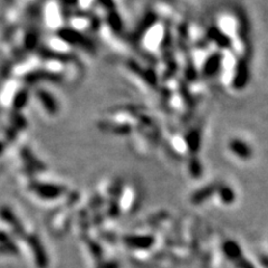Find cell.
I'll return each instance as SVG.
<instances>
[{
	"instance_id": "2",
	"label": "cell",
	"mask_w": 268,
	"mask_h": 268,
	"mask_svg": "<svg viewBox=\"0 0 268 268\" xmlns=\"http://www.w3.org/2000/svg\"><path fill=\"white\" fill-rule=\"evenodd\" d=\"M29 188L36 196L44 200H55L62 197L66 192V187L54 185V184H44V182H32Z\"/></svg>"
},
{
	"instance_id": "10",
	"label": "cell",
	"mask_w": 268,
	"mask_h": 268,
	"mask_svg": "<svg viewBox=\"0 0 268 268\" xmlns=\"http://www.w3.org/2000/svg\"><path fill=\"white\" fill-rule=\"evenodd\" d=\"M158 20V16L154 13H148L144 16L143 19L141 20L139 25H137L136 29L133 31L132 37L134 40H140L142 37H143L145 32H147L150 28H151L154 24L157 23Z\"/></svg>"
},
{
	"instance_id": "22",
	"label": "cell",
	"mask_w": 268,
	"mask_h": 268,
	"mask_svg": "<svg viewBox=\"0 0 268 268\" xmlns=\"http://www.w3.org/2000/svg\"><path fill=\"white\" fill-rule=\"evenodd\" d=\"M96 268H121L117 261H101L97 263Z\"/></svg>"
},
{
	"instance_id": "27",
	"label": "cell",
	"mask_w": 268,
	"mask_h": 268,
	"mask_svg": "<svg viewBox=\"0 0 268 268\" xmlns=\"http://www.w3.org/2000/svg\"><path fill=\"white\" fill-rule=\"evenodd\" d=\"M181 93H182V97H184L185 102L187 104H190L192 102V96H191V94H190V92L188 91V89L185 87L184 84H181Z\"/></svg>"
},
{
	"instance_id": "30",
	"label": "cell",
	"mask_w": 268,
	"mask_h": 268,
	"mask_svg": "<svg viewBox=\"0 0 268 268\" xmlns=\"http://www.w3.org/2000/svg\"><path fill=\"white\" fill-rule=\"evenodd\" d=\"M92 221H93V225L94 226H101L103 223L104 221V217H103V214H95L94 216H93L92 218Z\"/></svg>"
},
{
	"instance_id": "15",
	"label": "cell",
	"mask_w": 268,
	"mask_h": 268,
	"mask_svg": "<svg viewBox=\"0 0 268 268\" xmlns=\"http://www.w3.org/2000/svg\"><path fill=\"white\" fill-rule=\"evenodd\" d=\"M186 143L187 147H188L189 151L191 152L193 156L194 154H197L199 149H200L201 145V133L199 130L194 129L191 130L188 134L186 135Z\"/></svg>"
},
{
	"instance_id": "4",
	"label": "cell",
	"mask_w": 268,
	"mask_h": 268,
	"mask_svg": "<svg viewBox=\"0 0 268 268\" xmlns=\"http://www.w3.org/2000/svg\"><path fill=\"white\" fill-rule=\"evenodd\" d=\"M122 241L131 249L148 250L152 248L156 239L151 235H127L122 238Z\"/></svg>"
},
{
	"instance_id": "16",
	"label": "cell",
	"mask_w": 268,
	"mask_h": 268,
	"mask_svg": "<svg viewBox=\"0 0 268 268\" xmlns=\"http://www.w3.org/2000/svg\"><path fill=\"white\" fill-rule=\"evenodd\" d=\"M249 22L247 19L246 15L242 11H238V35L239 38L243 42H247L249 38Z\"/></svg>"
},
{
	"instance_id": "32",
	"label": "cell",
	"mask_w": 268,
	"mask_h": 268,
	"mask_svg": "<svg viewBox=\"0 0 268 268\" xmlns=\"http://www.w3.org/2000/svg\"><path fill=\"white\" fill-rule=\"evenodd\" d=\"M259 263L262 264L264 268H268V255H262L259 257Z\"/></svg>"
},
{
	"instance_id": "9",
	"label": "cell",
	"mask_w": 268,
	"mask_h": 268,
	"mask_svg": "<svg viewBox=\"0 0 268 268\" xmlns=\"http://www.w3.org/2000/svg\"><path fill=\"white\" fill-rule=\"evenodd\" d=\"M207 38L210 39L211 42L216 43L217 46L222 48V50H227V48L231 47V39L216 26H210L207 29Z\"/></svg>"
},
{
	"instance_id": "12",
	"label": "cell",
	"mask_w": 268,
	"mask_h": 268,
	"mask_svg": "<svg viewBox=\"0 0 268 268\" xmlns=\"http://www.w3.org/2000/svg\"><path fill=\"white\" fill-rule=\"evenodd\" d=\"M228 147L231 152L236 154L237 157L241 158V159H249L253 156V151H251L250 147H248L245 142L239 139L230 140Z\"/></svg>"
},
{
	"instance_id": "28",
	"label": "cell",
	"mask_w": 268,
	"mask_h": 268,
	"mask_svg": "<svg viewBox=\"0 0 268 268\" xmlns=\"http://www.w3.org/2000/svg\"><path fill=\"white\" fill-rule=\"evenodd\" d=\"M103 204V199L101 198L100 196L99 197H95L94 199H93V200L91 201V204H89V208L93 209V210H96L97 208H100L101 206H102Z\"/></svg>"
},
{
	"instance_id": "5",
	"label": "cell",
	"mask_w": 268,
	"mask_h": 268,
	"mask_svg": "<svg viewBox=\"0 0 268 268\" xmlns=\"http://www.w3.org/2000/svg\"><path fill=\"white\" fill-rule=\"evenodd\" d=\"M250 71L248 59L245 57L239 58L235 70V75L233 80V86L236 89H242L249 82Z\"/></svg>"
},
{
	"instance_id": "24",
	"label": "cell",
	"mask_w": 268,
	"mask_h": 268,
	"mask_svg": "<svg viewBox=\"0 0 268 268\" xmlns=\"http://www.w3.org/2000/svg\"><path fill=\"white\" fill-rule=\"evenodd\" d=\"M80 227H82L84 231H86L89 227V220H88L86 210H80Z\"/></svg>"
},
{
	"instance_id": "7",
	"label": "cell",
	"mask_w": 268,
	"mask_h": 268,
	"mask_svg": "<svg viewBox=\"0 0 268 268\" xmlns=\"http://www.w3.org/2000/svg\"><path fill=\"white\" fill-rule=\"evenodd\" d=\"M221 185V182H213V184H209L205 187H202L201 189L194 191L191 196V202L193 205H200L202 202H205L207 200L214 196V193H217L219 186Z\"/></svg>"
},
{
	"instance_id": "25",
	"label": "cell",
	"mask_w": 268,
	"mask_h": 268,
	"mask_svg": "<svg viewBox=\"0 0 268 268\" xmlns=\"http://www.w3.org/2000/svg\"><path fill=\"white\" fill-rule=\"evenodd\" d=\"M15 242L14 237L10 234H8L5 230H0V243H9Z\"/></svg>"
},
{
	"instance_id": "23",
	"label": "cell",
	"mask_w": 268,
	"mask_h": 268,
	"mask_svg": "<svg viewBox=\"0 0 268 268\" xmlns=\"http://www.w3.org/2000/svg\"><path fill=\"white\" fill-rule=\"evenodd\" d=\"M235 265H236L237 268H256L254 266V264L249 262L248 259L245 257H241V259H238V261L235 263Z\"/></svg>"
},
{
	"instance_id": "33",
	"label": "cell",
	"mask_w": 268,
	"mask_h": 268,
	"mask_svg": "<svg viewBox=\"0 0 268 268\" xmlns=\"http://www.w3.org/2000/svg\"><path fill=\"white\" fill-rule=\"evenodd\" d=\"M62 1L67 6H75L79 2V0H62Z\"/></svg>"
},
{
	"instance_id": "18",
	"label": "cell",
	"mask_w": 268,
	"mask_h": 268,
	"mask_svg": "<svg viewBox=\"0 0 268 268\" xmlns=\"http://www.w3.org/2000/svg\"><path fill=\"white\" fill-rule=\"evenodd\" d=\"M189 171L193 178H199L202 174V165L197 156H192L189 161Z\"/></svg>"
},
{
	"instance_id": "26",
	"label": "cell",
	"mask_w": 268,
	"mask_h": 268,
	"mask_svg": "<svg viewBox=\"0 0 268 268\" xmlns=\"http://www.w3.org/2000/svg\"><path fill=\"white\" fill-rule=\"evenodd\" d=\"M26 101H27V96L25 94H24V93H19L18 96H17V99H15V107H16V108H19V107H22L23 105H25Z\"/></svg>"
},
{
	"instance_id": "29",
	"label": "cell",
	"mask_w": 268,
	"mask_h": 268,
	"mask_svg": "<svg viewBox=\"0 0 268 268\" xmlns=\"http://www.w3.org/2000/svg\"><path fill=\"white\" fill-rule=\"evenodd\" d=\"M101 237H102L103 239H105V241H107L108 242H114L115 241V235L111 233V231H102L101 233Z\"/></svg>"
},
{
	"instance_id": "21",
	"label": "cell",
	"mask_w": 268,
	"mask_h": 268,
	"mask_svg": "<svg viewBox=\"0 0 268 268\" xmlns=\"http://www.w3.org/2000/svg\"><path fill=\"white\" fill-rule=\"evenodd\" d=\"M108 23L109 26L112 27L113 30H115L116 32L121 31L122 29V20L120 15L116 13V11H112L111 14L108 16Z\"/></svg>"
},
{
	"instance_id": "31",
	"label": "cell",
	"mask_w": 268,
	"mask_h": 268,
	"mask_svg": "<svg viewBox=\"0 0 268 268\" xmlns=\"http://www.w3.org/2000/svg\"><path fill=\"white\" fill-rule=\"evenodd\" d=\"M100 3L102 6H104L105 8H107V9H114L115 8V3L113 2V0H99Z\"/></svg>"
},
{
	"instance_id": "19",
	"label": "cell",
	"mask_w": 268,
	"mask_h": 268,
	"mask_svg": "<svg viewBox=\"0 0 268 268\" xmlns=\"http://www.w3.org/2000/svg\"><path fill=\"white\" fill-rule=\"evenodd\" d=\"M19 247L16 242L0 243V255L17 256L19 255Z\"/></svg>"
},
{
	"instance_id": "20",
	"label": "cell",
	"mask_w": 268,
	"mask_h": 268,
	"mask_svg": "<svg viewBox=\"0 0 268 268\" xmlns=\"http://www.w3.org/2000/svg\"><path fill=\"white\" fill-rule=\"evenodd\" d=\"M121 214V208H120V202L119 199H111L108 204V208H107V214L109 218L115 219L120 216Z\"/></svg>"
},
{
	"instance_id": "8",
	"label": "cell",
	"mask_w": 268,
	"mask_h": 268,
	"mask_svg": "<svg viewBox=\"0 0 268 268\" xmlns=\"http://www.w3.org/2000/svg\"><path fill=\"white\" fill-rule=\"evenodd\" d=\"M222 55L220 53H214L213 55H210L208 58L206 59V62L202 66V72L201 74L204 77H213L217 74L220 70L221 64H222Z\"/></svg>"
},
{
	"instance_id": "6",
	"label": "cell",
	"mask_w": 268,
	"mask_h": 268,
	"mask_svg": "<svg viewBox=\"0 0 268 268\" xmlns=\"http://www.w3.org/2000/svg\"><path fill=\"white\" fill-rule=\"evenodd\" d=\"M58 35L60 39L65 43L72 44L73 46H80L83 48H87L89 50L92 46V44L89 40L83 36L80 32H79L75 29H70V28H63L58 31Z\"/></svg>"
},
{
	"instance_id": "1",
	"label": "cell",
	"mask_w": 268,
	"mask_h": 268,
	"mask_svg": "<svg viewBox=\"0 0 268 268\" xmlns=\"http://www.w3.org/2000/svg\"><path fill=\"white\" fill-rule=\"evenodd\" d=\"M25 241L30 247L31 254L34 256L35 265L37 266V268H48L50 257H48L46 248H45L42 239L39 238L38 235L27 234Z\"/></svg>"
},
{
	"instance_id": "3",
	"label": "cell",
	"mask_w": 268,
	"mask_h": 268,
	"mask_svg": "<svg viewBox=\"0 0 268 268\" xmlns=\"http://www.w3.org/2000/svg\"><path fill=\"white\" fill-rule=\"evenodd\" d=\"M0 219L5 221L8 226L11 227L14 236L25 239L27 236V233L25 228H24L20 219L16 216V214L13 211V209L8 206H1L0 207Z\"/></svg>"
},
{
	"instance_id": "17",
	"label": "cell",
	"mask_w": 268,
	"mask_h": 268,
	"mask_svg": "<svg viewBox=\"0 0 268 268\" xmlns=\"http://www.w3.org/2000/svg\"><path fill=\"white\" fill-rule=\"evenodd\" d=\"M217 193L219 194L220 200L226 205H231L236 200V193H235L234 189H231L228 185L221 184L219 186V189Z\"/></svg>"
},
{
	"instance_id": "11",
	"label": "cell",
	"mask_w": 268,
	"mask_h": 268,
	"mask_svg": "<svg viewBox=\"0 0 268 268\" xmlns=\"http://www.w3.org/2000/svg\"><path fill=\"white\" fill-rule=\"evenodd\" d=\"M221 249H222L223 255H225L226 257L233 263H236L238 259L243 257L241 247L239 246V243L235 241H223Z\"/></svg>"
},
{
	"instance_id": "13",
	"label": "cell",
	"mask_w": 268,
	"mask_h": 268,
	"mask_svg": "<svg viewBox=\"0 0 268 268\" xmlns=\"http://www.w3.org/2000/svg\"><path fill=\"white\" fill-rule=\"evenodd\" d=\"M38 100L39 102L42 103L44 108L46 109L48 113L51 114H55L58 111V104L56 102L55 97H53L51 93H48L46 91H39L38 92Z\"/></svg>"
},
{
	"instance_id": "14",
	"label": "cell",
	"mask_w": 268,
	"mask_h": 268,
	"mask_svg": "<svg viewBox=\"0 0 268 268\" xmlns=\"http://www.w3.org/2000/svg\"><path fill=\"white\" fill-rule=\"evenodd\" d=\"M82 238H83L84 242L86 243V246L88 247L89 253L92 254V256H93V257H94L95 261L97 263L101 262V261H103L104 251H103L102 246H101V243L99 241H94V239H93V238L88 237L86 234H84L83 236H82Z\"/></svg>"
}]
</instances>
